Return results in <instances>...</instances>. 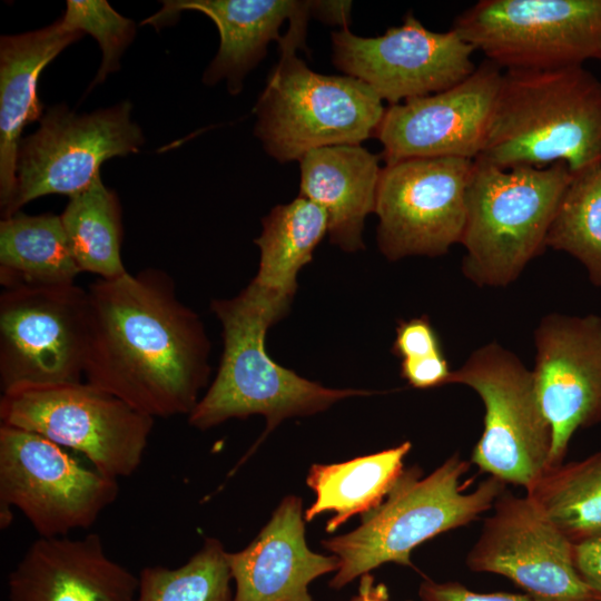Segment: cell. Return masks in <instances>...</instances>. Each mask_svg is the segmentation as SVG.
I'll use <instances>...</instances> for the list:
<instances>
[{
	"instance_id": "6da1fadb",
	"label": "cell",
	"mask_w": 601,
	"mask_h": 601,
	"mask_svg": "<svg viewBox=\"0 0 601 601\" xmlns=\"http://www.w3.org/2000/svg\"><path fill=\"white\" fill-rule=\"evenodd\" d=\"M87 293L86 382L152 418L189 415L208 382L210 345L171 277L148 268L98 278Z\"/></svg>"
},
{
	"instance_id": "7a4b0ae2",
	"label": "cell",
	"mask_w": 601,
	"mask_h": 601,
	"mask_svg": "<svg viewBox=\"0 0 601 601\" xmlns=\"http://www.w3.org/2000/svg\"><path fill=\"white\" fill-rule=\"evenodd\" d=\"M501 169L601 161V81L582 66L505 70L477 158Z\"/></svg>"
},
{
	"instance_id": "3957f363",
	"label": "cell",
	"mask_w": 601,
	"mask_h": 601,
	"mask_svg": "<svg viewBox=\"0 0 601 601\" xmlns=\"http://www.w3.org/2000/svg\"><path fill=\"white\" fill-rule=\"evenodd\" d=\"M211 311L223 325L224 352L217 375L188 415L190 426L208 430L229 418L266 417L264 439L282 421L312 415L363 390H334L308 381L273 361L266 332L289 305L249 284L238 296L214 299Z\"/></svg>"
},
{
	"instance_id": "277c9868",
	"label": "cell",
	"mask_w": 601,
	"mask_h": 601,
	"mask_svg": "<svg viewBox=\"0 0 601 601\" xmlns=\"http://www.w3.org/2000/svg\"><path fill=\"white\" fill-rule=\"evenodd\" d=\"M309 16L311 1H304L288 20L279 59L254 107V134L280 164L323 147L361 145L375 137L385 114L383 100L362 80L315 72L297 57Z\"/></svg>"
},
{
	"instance_id": "5b68a950",
	"label": "cell",
	"mask_w": 601,
	"mask_h": 601,
	"mask_svg": "<svg viewBox=\"0 0 601 601\" xmlns=\"http://www.w3.org/2000/svg\"><path fill=\"white\" fill-rule=\"evenodd\" d=\"M469 467L456 453L425 477L417 465L403 470L384 501L362 516L359 526L322 541L341 563L329 587L339 590L384 563L412 566L411 553L417 545L493 508L505 483L489 476L465 493L460 480Z\"/></svg>"
},
{
	"instance_id": "8992f818",
	"label": "cell",
	"mask_w": 601,
	"mask_h": 601,
	"mask_svg": "<svg viewBox=\"0 0 601 601\" xmlns=\"http://www.w3.org/2000/svg\"><path fill=\"white\" fill-rule=\"evenodd\" d=\"M568 166L501 169L474 159L461 243L463 275L481 287H504L546 248L560 200L572 180Z\"/></svg>"
},
{
	"instance_id": "52a82bcc",
	"label": "cell",
	"mask_w": 601,
	"mask_h": 601,
	"mask_svg": "<svg viewBox=\"0 0 601 601\" xmlns=\"http://www.w3.org/2000/svg\"><path fill=\"white\" fill-rule=\"evenodd\" d=\"M0 420L81 454L116 480L140 466L155 421L82 381L7 391L0 398Z\"/></svg>"
},
{
	"instance_id": "ba28073f",
	"label": "cell",
	"mask_w": 601,
	"mask_h": 601,
	"mask_svg": "<svg viewBox=\"0 0 601 601\" xmlns=\"http://www.w3.org/2000/svg\"><path fill=\"white\" fill-rule=\"evenodd\" d=\"M119 493L118 480L83 466L66 447L0 425V526L19 510L42 538L91 528Z\"/></svg>"
},
{
	"instance_id": "9c48e42d",
	"label": "cell",
	"mask_w": 601,
	"mask_h": 601,
	"mask_svg": "<svg viewBox=\"0 0 601 601\" xmlns=\"http://www.w3.org/2000/svg\"><path fill=\"white\" fill-rule=\"evenodd\" d=\"M449 384L471 387L484 404V428L472 463L528 491L548 470L552 449V431L538 402L532 371L511 351L489 343L452 371Z\"/></svg>"
},
{
	"instance_id": "30bf717a",
	"label": "cell",
	"mask_w": 601,
	"mask_h": 601,
	"mask_svg": "<svg viewBox=\"0 0 601 601\" xmlns=\"http://www.w3.org/2000/svg\"><path fill=\"white\" fill-rule=\"evenodd\" d=\"M452 29L505 70L601 60V0H481Z\"/></svg>"
},
{
	"instance_id": "8fae6325",
	"label": "cell",
	"mask_w": 601,
	"mask_h": 601,
	"mask_svg": "<svg viewBox=\"0 0 601 601\" xmlns=\"http://www.w3.org/2000/svg\"><path fill=\"white\" fill-rule=\"evenodd\" d=\"M39 121L38 129L21 139L14 195L1 219L39 197L70 198L83 191L100 177L106 160L137 154L145 142L129 101L87 114L56 105Z\"/></svg>"
},
{
	"instance_id": "7c38bea8",
	"label": "cell",
	"mask_w": 601,
	"mask_h": 601,
	"mask_svg": "<svg viewBox=\"0 0 601 601\" xmlns=\"http://www.w3.org/2000/svg\"><path fill=\"white\" fill-rule=\"evenodd\" d=\"M88 293L75 284L16 286L0 296V386L81 382Z\"/></svg>"
},
{
	"instance_id": "4fadbf2b",
	"label": "cell",
	"mask_w": 601,
	"mask_h": 601,
	"mask_svg": "<svg viewBox=\"0 0 601 601\" xmlns=\"http://www.w3.org/2000/svg\"><path fill=\"white\" fill-rule=\"evenodd\" d=\"M474 160L410 158L382 168L375 213L377 244L390 260L436 257L460 244Z\"/></svg>"
},
{
	"instance_id": "5bb4252c",
	"label": "cell",
	"mask_w": 601,
	"mask_h": 601,
	"mask_svg": "<svg viewBox=\"0 0 601 601\" xmlns=\"http://www.w3.org/2000/svg\"><path fill=\"white\" fill-rule=\"evenodd\" d=\"M332 47L335 67L365 82L390 106L452 88L476 69L474 47L454 29L432 31L412 12L402 26L378 37L342 28L332 32Z\"/></svg>"
},
{
	"instance_id": "9a60e30c",
	"label": "cell",
	"mask_w": 601,
	"mask_h": 601,
	"mask_svg": "<svg viewBox=\"0 0 601 601\" xmlns=\"http://www.w3.org/2000/svg\"><path fill=\"white\" fill-rule=\"evenodd\" d=\"M466 556L475 572L506 577L533 601H601L578 574L573 544L525 495L504 490Z\"/></svg>"
},
{
	"instance_id": "2e32d148",
	"label": "cell",
	"mask_w": 601,
	"mask_h": 601,
	"mask_svg": "<svg viewBox=\"0 0 601 601\" xmlns=\"http://www.w3.org/2000/svg\"><path fill=\"white\" fill-rule=\"evenodd\" d=\"M534 344L535 394L552 431L550 469L563 463L578 430L601 423V316L548 314Z\"/></svg>"
},
{
	"instance_id": "e0dca14e",
	"label": "cell",
	"mask_w": 601,
	"mask_h": 601,
	"mask_svg": "<svg viewBox=\"0 0 601 601\" xmlns=\"http://www.w3.org/2000/svg\"><path fill=\"white\" fill-rule=\"evenodd\" d=\"M502 75V69L486 59L452 88L385 109L375 134L385 165L410 158H477Z\"/></svg>"
},
{
	"instance_id": "ac0fdd59",
	"label": "cell",
	"mask_w": 601,
	"mask_h": 601,
	"mask_svg": "<svg viewBox=\"0 0 601 601\" xmlns=\"http://www.w3.org/2000/svg\"><path fill=\"white\" fill-rule=\"evenodd\" d=\"M138 587L98 534L39 536L9 574L8 601H135Z\"/></svg>"
},
{
	"instance_id": "d6986e66",
	"label": "cell",
	"mask_w": 601,
	"mask_h": 601,
	"mask_svg": "<svg viewBox=\"0 0 601 601\" xmlns=\"http://www.w3.org/2000/svg\"><path fill=\"white\" fill-rule=\"evenodd\" d=\"M303 501L287 495L243 550L227 552L234 601H314L308 585L339 569V559L306 544Z\"/></svg>"
},
{
	"instance_id": "ffe728a7",
	"label": "cell",
	"mask_w": 601,
	"mask_h": 601,
	"mask_svg": "<svg viewBox=\"0 0 601 601\" xmlns=\"http://www.w3.org/2000/svg\"><path fill=\"white\" fill-rule=\"evenodd\" d=\"M83 33L67 29L61 20L35 31L0 39V208L9 207L16 190L21 134L40 120L43 106L38 96L42 70Z\"/></svg>"
},
{
	"instance_id": "44dd1931",
	"label": "cell",
	"mask_w": 601,
	"mask_h": 601,
	"mask_svg": "<svg viewBox=\"0 0 601 601\" xmlns=\"http://www.w3.org/2000/svg\"><path fill=\"white\" fill-rule=\"evenodd\" d=\"M304 4L298 0H166L144 23L155 27L174 21L183 10L206 14L217 27L219 48L204 72L203 82L225 80L230 95H238L246 76L265 58L270 41H279V29Z\"/></svg>"
},
{
	"instance_id": "7402d4cb",
	"label": "cell",
	"mask_w": 601,
	"mask_h": 601,
	"mask_svg": "<svg viewBox=\"0 0 601 601\" xmlns=\"http://www.w3.org/2000/svg\"><path fill=\"white\" fill-rule=\"evenodd\" d=\"M380 158L361 145H337L311 150L299 160L298 196L325 211L331 243L346 252L364 248V221L376 207Z\"/></svg>"
},
{
	"instance_id": "603a6c76",
	"label": "cell",
	"mask_w": 601,
	"mask_h": 601,
	"mask_svg": "<svg viewBox=\"0 0 601 601\" xmlns=\"http://www.w3.org/2000/svg\"><path fill=\"white\" fill-rule=\"evenodd\" d=\"M411 447L406 441L342 463L313 464L306 483L315 493V501L305 510V521L333 512L325 528L327 533H333L352 516L377 508L403 472V461Z\"/></svg>"
},
{
	"instance_id": "cb8c5ba5",
	"label": "cell",
	"mask_w": 601,
	"mask_h": 601,
	"mask_svg": "<svg viewBox=\"0 0 601 601\" xmlns=\"http://www.w3.org/2000/svg\"><path fill=\"white\" fill-rule=\"evenodd\" d=\"M79 269L61 217L21 211L0 221V284L58 286L75 284Z\"/></svg>"
},
{
	"instance_id": "d4e9b609",
	"label": "cell",
	"mask_w": 601,
	"mask_h": 601,
	"mask_svg": "<svg viewBox=\"0 0 601 601\" xmlns=\"http://www.w3.org/2000/svg\"><path fill=\"white\" fill-rule=\"evenodd\" d=\"M262 224V234L254 240L260 250L259 269L250 283L289 305L298 272L311 263L328 231L327 216L318 205L298 196L274 207Z\"/></svg>"
},
{
	"instance_id": "484cf974",
	"label": "cell",
	"mask_w": 601,
	"mask_h": 601,
	"mask_svg": "<svg viewBox=\"0 0 601 601\" xmlns=\"http://www.w3.org/2000/svg\"><path fill=\"white\" fill-rule=\"evenodd\" d=\"M73 258L81 273L112 279L128 272L121 259V205L98 177L69 198L60 215Z\"/></svg>"
},
{
	"instance_id": "4316f807",
	"label": "cell",
	"mask_w": 601,
	"mask_h": 601,
	"mask_svg": "<svg viewBox=\"0 0 601 601\" xmlns=\"http://www.w3.org/2000/svg\"><path fill=\"white\" fill-rule=\"evenodd\" d=\"M526 496L572 544L601 532V451L548 469Z\"/></svg>"
},
{
	"instance_id": "83f0119b",
	"label": "cell",
	"mask_w": 601,
	"mask_h": 601,
	"mask_svg": "<svg viewBox=\"0 0 601 601\" xmlns=\"http://www.w3.org/2000/svg\"><path fill=\"white\" fill-rule=\"evenodd\" d=\"M546 247L564 252L601 288V161L574 174L546 237Z\"/></svg>"
},
{
	"instance_id": "f1b7e54d",
	"label": "cell",
	"mask_w": 601,
	"mask_h": 601,
	"mask_svg": "<svg viewBox=\"0 0 601 601\" xmlns=\"http://www.w3.org/2000/svg\"><path fill=\"white\" fill-rule=\"evenodd\" d=\"M138 577L135 601H234L227 551L214 538L183 565L146 566Z\"/></svg>"
},
{
	"instance_id": "f546056e",
	"label": "cell",
	"mask_w": 601,
	"mask_h": 601,
	"mask_svg": "<svg viewBox=\"0 0 601 601\" xmlns=\"http://www.w3.org/2000/svg\"><path fill=\"white\" fill-rule=\"evenodd\" d=\"M60 20L67 29L88 33L99 43L101 63L89 89L120 68V58L135 37L132 20L105 0H68Z\"/></svg>"
},
{
	"instance_id": "4dcf8cb0",
	"label": "cell",
	"mask_w": 601,
	"mask_h": 601,
	"mask_svg": "<svg viewBox=\"0 0 601 601\" xmlns=\"http://www.w3.org/2000/svg\"><path fill=\"white\" fill-rule=\"evenodd\" d=\"M393 354L402 359L442 354L440 337L427 316L401 321L396 327Z\"/></svg>"
},
{
	"instance_id": "1f68e13d",
	"label": "cell",
	"mask_w": 601,
	"mask_h": 601,
	"mask_svg": "<svg viewBox=\"0 0 601 601\" xmlns=\"http://www.w3.org/2000/svg\"><path fill=\"white\" fill-rule=\"evenodd\" d=\"M418 597L421 601H533L525 593H479L459 582H435L431 579L421 582Z\"/></svg>"
},
{
	"instance_id": "d6a6232c",
	"label": "cell",
	"mask_w": 601,
	"mask_h": 601,
	"mask_svg": "<svg viewBox=\"0 0 601 601\" xmlns=\"http://www.w3.org/2000/svg\"><path fill=\"white\" fill-rule=\"evenodd\" d=\"M452 371L444 353L402 359L401 375L415 388L426 390L449 384Z\"/></svg>"
},
{
	"instance_id": "836d02e7",
	"label": "cell",
	"mask_w": 601,
	"mask_h": 601,
	"mask_svg": "<svg viewBox=\"0 0 601 601\" xmlns=\"http://www.w3.org/2000/svg\"><path fill=\"white\" fill-rule=\"evenodd\" d=\"M572 555L582 581L601 597V532L574 543Z\"/></svg>"
},
{
	"instance_id": "e575fe53",
	"label": "cell",
	"mask_w": 601,
	"mask_h": 601,
	"mask_svg": "<svg viewBox=\"0 0 601 601\" xmlns=\"http://www.w3.org/2000/svg\"><path fill=\"white\" fill-rule=\"evenodd\" d=\"M351 1H311V16H315L324 23L348 27Z\"/></svg>"
},
{
	"instance_id": "d590c367",
	"label": "cell",
	"mask_w": 601,
	"mask_h": 601,
	"mask_svg": "<svg viewBox=\"0 0 601 601\" xmlns=\"http://www.w3.org/2000/svg\"><path fill=\"white\" fill-rule=\"evenodd\" d=\"M348 601H390V593L384 583H376L371 573H365L359 577L357 593Z\"/></svg>"
}]
</instances>
